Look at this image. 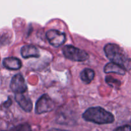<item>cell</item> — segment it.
<instances>
[{
  "instance_id": "1",
  "label": "cell",
  "mask_w": 131,
  "mask_h": 131,
  "mask_svg": "<svg viewBox=\"0 0 131 131\" xmlns=\"http://www.w3.org/2000/svg\"><path fill=\"white\" fill-rule=\"evenodd\" d=\"M104 50L110 62L119 65L126 71L131 70V58L118 45L109 43L105 45Z\"/></svg>"
},
{
  "instance_id": "2",
  "label": "cell",
  "mask_w": 131,
  "mask_h": 131,
  "mask_svg": "<svg viewBox=\"0 0 131 131\" xmlns=\"http://www.w3.org/2000/svg\"><path fill=\"white\" fill-rule=\"evenodd\" d=\"M82 118L86 121L100 125L112 124L114 121V116L111 113L98 106L86 110L82 115Z\"/></svg>"
},
{
  "instance_id": "3",
  "label": "cell",
  "mask_w": 131,
  "mask_h": 131,
  "mask_svg": "<svg viewBox=\"0 0 131 131\" xmlns=\"http://www.w3.org/2000/svg\"><path fill=\"white\" fill-rule=\"evenodd\" d=\"M62 51L64 56L71 61L82 62L89 59V54L86 51L71 45L64 46Z\"/></svg>"
},
{
  "instance_id": "4",
  "label": "cell",
  "mask_w": 131,
  "mask_h": 131,
  "mask_svg": "<svg viewBox=\"0 0 131 131\" xmlns=\"http://www.w3.org/2000/svg\"><path fill=\"white\" fill-rule=\"evenodd\" d=\"M55 106V104L52 99L47 94H44L36 102L35 112L37 115L50 112L54 110Z\"/></svg>"
},
{
  "instance_id": "5",
  "label": "cell",
  "mask_w": 131,
  "mask_h": 131,
  "mask_svg": "<svg viewBox=\"0 0 131 131\" xmlns=\"http://www.w3.org/2000/svg\"><path fill=\"white\" fill-rule=\"evenodd\" d=\"M46 37L49 43L55 47L62 46L66 40L65 33L57 29H50L47 31L46 32Z\"/></svg>"
},
{
  "instance_id": "6",
  "label": "cell",
  "mask_w": 131,
  "mask_h": 131,
  "mask_svg": "<svg viewBox=\"0 0 131 131\" xmlns=\"http://www.w3.org/2000/svg\"><path fill=\"white\" fill-rule=\"evenodd\" d=\"M10 89L15 94H23L27 90V86L24 78L21 74H15L10 81Z\"/></svg>"
},
{
  "instance_id": "7",
  "label": "cell",
  "mask_w": 131,
  "mask_h": 131,
  "mask_svg": "<svg viewBox=\"0 0 131 131\" xmlns=\"http://www.w3.org/2000/svg\"><path fill=\"white\" fill-rule=\"evenodd\" d=\"M15 100L21 107L27 113H30L33 109V103L29 97L23 94H15Z\"/></svg>"
},
{
  "instance_id": "8",
  "label": "cell",
  "mask_w": 131,
  "mask_h": 131,
  "mask_svg": "<svg viewBox=\"0 0 131 131\" xmlns=\"http://www.w3.org/2000/svg\"><path fill=\"white\" fill-rule=\"evenodd\" d=\"M21 54L23 58H39L40 52L37 47L32 45H26L21 48Z\"/></svg>"
},
{
  "instance_id": "9",
  "label": "cell",
  "mask_w": 131,
  "mask_h": 131,
  "mask_svg": "<svg viewBox=\"0 0 131 131\" xmlns=\"http://www.w3.org/2000/svg\"><path fill=\"white\" fill-rule=\"evenodd\" d=\"M3 65L8 70H17L21 68L22 63L17 58L8 57L4 59L3 61Z\"/></svg>"
},
{
  "instance_id": "10",
  "label": "cell",
  "mask_w": 131,
  "mask_h": 131,
  "mask_svg": "<svg viewBox=\"0 0 131 131\" xmlns=\"http://www.w3.org/2000/svg\"><path fill=\"white\" fill-rule=\"evenodd\" d=\"M104 72L106 74L109 73H115V74H119V75H123L125 74L126 70H124L123 68L119 67V65L114 63L113 62H109L105 65L104 68Z\"/></svg>"
},
{
  "instance_id": "11",
  "label": "cell",
  "mask_w": 131,
  "mask_h": 131,
  "mask_svg": "<svg viewBox=\"0 0 131 131\" xmlns=\"http://www.w3.org/2000/svg\"><path fill=\"white\" fill-rule=\"evenodd\" d=\"M95 73L93 70L89 68H86L80 74V78L82 81L85 84H89L92 82V81L95 78Z\"/></svg>"
},
{
  "instance_id": "12",
  "label": "cell",
  "mask_w": 131,
  "mask_h": 131,
  "mask_svg": "<svg viewBox=\"0 0 131 131\" xmlns=\"http://www.w3.org/2000/svg\"><path fill=\"white\" fill-rule=\"evenodd\" d=\"M105 81L109 85L111 86H119L121 84L120 81L111 78L110 76H107L105 78Z\"/></svg>"
},
{
  "instance_id": "13",
  "label": "cell",
  "mask_w": 131,
  "mask_h": 131,
  "mask_svg": "<svg viewBox=\"0 0 131 131\" xmlns=\"http://www.w3.org/2000/svg\"><path fill=\"white\" fill-rule=\"evenodd\" d=\"M14 131H32V129L29 124L24 123L17 126L14 129Z\"/></svg>"
},
{
  "instance_id": "14",
  "label": "cell",
  "mask_w": 131,
  "mask_h": 131,
  "mask_svg": "<svg viewBox=\"0 0 131 131\" xmlns=\"http://www.w3.org/2000/svg\"><path fill=\"white\" fill-rule=\"evenodd\" d=\"M113 131H131V127L128 125H123L117 127Z\"/></svg>"
},
{
  "instance_id": "15",
  "label": "cell",
  "mask_w": 131,
  "mask_h": 131,
  "mask_svg": "<svg viewBox=\"0 0 131 131\" xmlns=\"http://www.w3.org/2000/svg\"><path fill=\"white\" fill-rule=\"evenodd\" d=\"M11 104H12V101H11V100H10V99H8V101H6V102L5 103V104H4V106H5V107H9V106H10Z\"/></svg>"
},
{
  "instance_id": "16",
  "label": "cell",
  "mask_w": 131,
  "mask_h": 131,
  "mask_svg": "<svg viewBox=\"0 0 131 131\" xmlns=\"http://www.w3.org/2000/svg\"><path fill=\"white\" fill-rule=\"evenodd\" d=\"M48 131H69L67 130H62V129H55V128H53V129H50Z\"/></svg>"
},
{
  "instance_id": "17",
  "label": "cell",
  "mask_w": 131,
  "mask_h": 131,
  "mask_svg": "<svg viewBox=\"0 0 131 131\" xmlns=\"http://www.w3.org/2000/svg\"><path fill=\"white\" fill-rule=\"evenodd\" d=\"M2 131H3V130H2Z\"/></svg>"
}]
</instances>
